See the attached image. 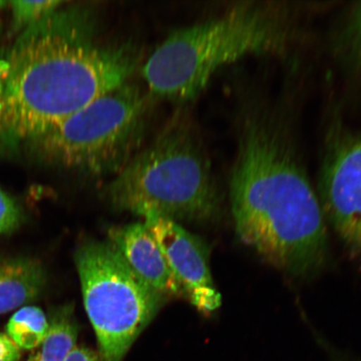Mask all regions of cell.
<instances>
[{
  "instance_id": "6da1fadb",
  "label": "cell",
  "mask_w": 361,
  "mask_h": 361,
  "mask_svg": "<svg viewBox=\"0 0 361 361\" xmlns=\"http://www.w3.org/2000/svg\"><path fill=\"white\" fill-rule=\"evenodd\" d=\"M82 13L60 11L29 28L0 61V130L12 141L42 137L128 82L138 58L89 39Z\"/></svg>"
},
{
  "instance_id": "7a4b0ae2",
  "label": "cell",
  "mask_w": 361,
  "mask_h": 361,
  "mask_svg": "<svg viewBox=\"0 0 361 361\" xmlns=\"http://www.w3.org/2000/svg\"><path fill=\"white\" fill-rule=\"evenodd\" d=\"M230 197L238 238L267 263L296 278L326 264L322 206L286 143L263 121L243 130Z\"/></svg>"
},
{
  "instance_id": "3957f363",
  "label": "cell",
  "mask_w": 361,
  "mask_h": 361,
  "mask_svg": "<svg viewBox=\"0 0 361 361\" xmlns=\"http://www.w3.org/2000/svg\"><path fill=\"white\" fill-rule=\"evenodd\" d=\"M105 194L117 210L175 222L207 221L219 207L209 161L194 129L180 120L135 154Z\"/></svg>"
},
{
  "instance_id": "277c9868",
  "label": "cell",
  "mask_w": 361,
  "mask_h": 361,
  "mask_svg": "<svg viewBox=\"0 0 361 361\" xmlns=\"http://www.w3.org/2000/svg\"><path fill=\"white\" fill-rule=\"evenodd\" d=\"M283 27L255 8H238L216 19L174 31L142 66L152 94L178 103L200 96L216 71L252 54L276 51Z\"/></svg>"
},
{
  "instance_id": "5b68a950",
  "label": "cell",
  "mask_w": 361,
  "mask_h": 361,
  "mask_svg": "<svg viewBox=\"0 0 361 361\" xmlns=\"http://www.w3.org/2000/svg\"><path fill=\"white\" fill-rule=\"evenodd\" d=\"M147 101L126 82L104 94L32 142L45 160L92 178L116 175L145 135Z\"/></svg>"
},
{
  "instance_id": "8992f818",
  "label": "cell",
  "mask_w": 361,
  "mask_h": 361,
  "mask_svg": "<svg viewBox=\"0 0 361 361\" xmlns=\"http://www.w3.org/2000/svg\"><path fill=\"white\" fill-rule=\"evenodd\" d=\"M75 261L101 358L121 361L165 297L142 281L109 241L85 243Z\"/></svg>"
},
{
  "instance_id": "52a82bcc",
  "label": "cell",
  "mask_w": 361,
  "mask_h": 361,
  "mask_svg": "<svg viewBox=\"0 0 361 361\" xmlns=\"http://www.w3.org/2000/svg\"><path fill=\"white\" fill-rule=\"evenodd\" d=\"M144 219L183 296L203 314L219 309L222 299L212 278L209 254L204 243L173 220L155 214Z\"/></svg>"
},
{
  "instance_id": "ba28073f",
  "label": "cell",
  "mask_w": 361,
  "mask_h": 361,
  "mask_svg": "<svg viewBox=\"0 0 361 361\" xmlns=\"http://www.w3.org/2000/svg\"><path fill=\"white\" fill-rule=\"evenodd\" d=\"M322 204L348 250L361 255V134L343 141L324 168Z\"/></svg>"
},
{
  "instance_id": "9c48e42d",
  "label": "cell",
  "mask_w": 361,
  "mask_h": 361,
  "mask_svg": "<svg viewBox=\"0 0 361 361\" xmlns=\"http://www.w3.org/2000/svg\"><path fill=\"white\" fill-rule=\"evenodd\" d=\"M109 242L137 276L164 297L183 296L155 238L144 224L113 228Z\"/></svg>"
},
{
  "instance_id": "30bf717a",
  "label": "cell",
  "mask_w": 361,
  "mask_h": 361,
  "mask_svg": "<svg viewBox=\"0 0 361 361\" xmlns=\"http://www.w3.org/2000/svg\"><path fill=\"white\" fill-rule=\"evenodd\" d=\"M43 268L29 259H0V314L37 299L44 286Z\"/></svg>"
},
{
  "instance_id": "8fae6325",
  "label": "cell",
  "mask_w": 361,
  "mask_h": 361,
  "mask_svg": "<svg viewBox=\"0 0 361 361\" xmlns=\"http://www.w3.org/2000/svg\"><path fill=\"white\" fill-rule=\"evenodd\" d=\"M78 336V324L71 311H60L52 317L47 336L28 361H65L75 348Z\"/></svg>"
},
{
  "instance_id": "7c38bea8",
  "label": "cell",
  "mask_w": 361,
  "mask_h": 361,
  "mask_svg": "<svg viewBox=\"0 0 361 361\" xmlns=\"http://www.w3.org/2000/svg\"><path fill=\"white\" fill-rule=\"evenodd\" d=\"M49 322L42 309L25 306L11 316L7 324V336L23 350L38 348L47 336Z\"/></svg>"
},
{
  "instance_id": "4fadbf2b",
  "label": "cell",
  "mask_w": 361,
  "mask_h": 361,
  "mask_svg": "<svg viewBox=\"0 0 361 361\" xmlns=\"http://www.w3.org/2000/svg\"><path fill=\"white\" fill-rule=\"evenodd\" d=\"M16 25L25 30L52 15L64 2L62 1H12L10 2Z\"/></svg>"
},
{
  "instance_id": "5bb4252c",
  "label": "cell",
  "mask_w": 361,
  "mask_h": 361,
  "mask_svg": "<svg viewBox=\"0 0 361 361\" xmlns=\"http://www.w3.org/2000/svg\"><path fill=\"white\" fill-rule=\"evenodd\" d=\"M22 214L19 206L0 189V235L19 227Z\"/></svg>"
},
{
  "instance_id": "9a60e30c",
  "label": "cell",
  "mask_w": 361,
  "mask_h": 361,
  "mask_svg": "<svg viewBox=\"0 0 361 361\" xmlns=\"http://www.w3.org/2000/svg\"><path fill=\"white\" fill-rule=\"evenodd\" d=\"M20 350L7 335L0 333V361H20Z\"/></svg>"
},
{
  "instance_id": "2e32d148",
  "label": "cell",
  "mask_w": 361,
  "mask_h": 361,
  "mask_svg": "<svg viewBox=\"0 0 361 361\" xmlns=\"http://www.w3.org/2000/svg\"><path fill=\"white\" fill-rule=\"evenodd\" d=\"M65 361H102L101 356L85 347H75Z\"/></svg>"
},
{
  "instance_id": "e0dca14e",
  "label": "cell",
  "mask_w": 361,
  "mask_h": 361,
  "mask_svg": "<svg viewBox=\"0 0 361 361\" xmlns=\"http://www.w3.org/2000/svg\"><path fill=\"white\" fill-rule=\"evenodd\" d=\"M356 28H357V39L359 52L361 56V6L357 13V19H356Z\"/></svg>"
},
{
  "instance_id": "ac0fdd59",
  "label": "cell",
  "mask_w": 361,
  "mask_h": 361,
  "mask_svg": "<svg viewBox=\"0 0 361 361\" xmlns=\"http://www.w3.org/2000/svg\"><path fill=\"white\" fill-rule=\"evenodd\" d=\"M6 4H7L6 2L0 1V11H1V10H2L3 7H4V6H6Z\"/></svg>"
}]
</instances>
